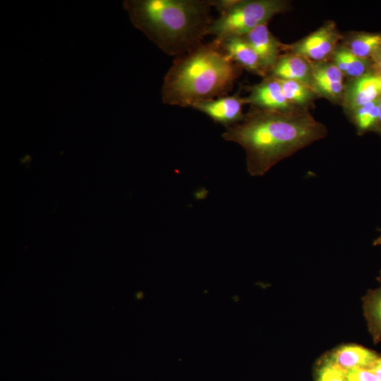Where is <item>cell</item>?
<instances>
[{
  "label": "cell",
  "mask_w": 381,
  "mask_h": 381,
  "mask_svg": "<svg viewBox=\"0 0 381 381\" xmlns=\"http://www.w3.org/2000/svg\"><path fill=\"white\" fill-rule=\"evenodd\" d=\"M373 245L381 246V234L373 241Z\"/></svg>",
  "instance_id": "obj_24"
},
{
  "label": "cell",
  "mask_w": 381,
  "mask_h": 381,
  "mask_svg": "<svg viewBox=\"0 0 381 381\" xmlns=\"http://www.w3.org/2000/svg\"><path fill=\"white\" fill-rule=\"evenodd\" d=\"M380 100L381 99L365 104L351 112L352 119L358 134L377 128Z\"/></svg>",
  "instance_id": "obj_17"
},
{
  "label": "cell",
  "mask_w": 381,
  "mask_h": 381,
  "mask_svg": "<svg viewBox=\"0 0 381 381\" xmlns=\"http://www.w3.org/2000/svg\"><path fill=\"white\" fill-rule=\"evenodd\" d=\"M312 88L315 94L324 88L344 83L345 75L332 61L312 62Z\"/></svg>",
  "instance_id": "obj_16"
},
{
  "label": "cell",
  "mask_w": 381,
  "mask_h": 381,
  "mask_svg": "<svg viewBox=\"0 0 381 381\" xmlns=\"http://www.w3.org/2000/svg\"><path fill=\"white\" fill-rule=\"evenodd\" d=\"M243 37L258 55L264 68L269 73L274 66L284 45L272 34L267 28V23L261 24Z\"/></svg>",
  "instance_id": "obj_10"
},
{
  "label": "cell",
  "mask_w": 381,
  "mask_h": 381,
  "mask_svg": "<svg viewBox=\"0 0 381 381\" xmlns=\"http://www.w3.org/2000/svg\"><path fill=\"white\" fill-rule=\"evenodd\" d=\"M342 46L358 57L368 60L381 50V35L356 33L349 37Z\"/></svg>",
  "instance_id": "obj_14"
},
{
  "label": "cell",
  "mask_w": 381,
  "mask_h": 381,
  "mask_svg": "<svg viewBox=\"0 0 381 381\" xmlns=\"http://www.w3.org/2000/svg\"><path fill=\"white\" fill-rule=\"evenodd\" d=\"M245 97L251 106L268 110L286 111L296 107L285 97L279 79L267 75L264 80L249 88Z\"/></svg>",
  "instance_id": "obj_8"
},
{
  "label": "cell",
  "mask_w": 381,
  "mask_h": 381,
  "mask_svg": "<svg viewBox=\"0 0 381 381\" xmlns=\"http://www.w3.org/2000/svg\"><path fill=\"white\" fill-rule=\"evenodd\" d=\"M381 99V75L366 73L353 79L344 91L343 105L351 113L359 107Z\"/></svg>",
  "instance_id": "obj_7"
},
{
  "label": "cell",
  "mask_w": 381,
  "mask_h": 381,
  "mask_svg": "<svg viewBox=\"0 0 381 381\" xmlns=\"http://www.w3.org/2000/svg\"><path fill=\"white\" fill-rule=\"evenodd\" d=\"M327 134L326 126L313 118L308 107L279 111L251 106L241 122L226 128L222 137L244 149L248 173L260 176Z\"/></svg>",
  "instance_id": "obj_1"
},
{
  "label": "cell",
  "mask_w": 381,
  "mask_h": 381,
  "mask_svg": "<svg viewBox=\"0 0 381 381\" xmlns=\"http://www.w3.org/2000/svg\"><path fill=\"white\" fill-rule=\"evenodd\" d=\"M241 69L216 42L202 43L176 59L164 79L162 102L193 107L197 102L225 96Z\"/></svg>",
  "instance_id": "obj_3"
},
{
  "label": "cell",
  "mask_w": 381,
  "mask_h": 381,
  "mask_svg": "<svg viewBox=\"0 0 381 381\" xmlns=\"http://www.w3.org/2000/svg\"><path fill=\"white\" fill-rule=\"evenodd\" d=\"M342 38L335 23L329 21L300 41L285 44L284 51L300 55L313 63L327 61Z\"/></svg>",
  "instance_id": "obj_5"
},
{
  "label": "cell",
  "mask_w": 381,
  "mask_h": 381,
  "mask_svg": "<svg viewBox=\"0 0 381 381\" xmlns=\"http://www.w3.org/2000/svg\"><path fill=\"white\" fill-rule=\"evenodd\" d=\"M123 6L135 27L178 57L202 44L213 21L211 0H127Z\"/></svg>",
  "instance_id": "obj_2"
},
{
  "label": "cell",
  "mask_w": 381,
  "mask_h": 381,
  "mask_svg": "<svg viewBox=\"0 0 381 381\" xmlns=\"http://www.w3.org/2000/svg\"><path fill=\"white\" fill-rule=\"evenodd\" d=\"M269 75L282 80L298 81L313 89L312 62L296 54L288 52L281 55Z\"/></svg>",
  "instance_id": "obj_11"
},
{
  "label": "cell",
  "mask_w": 381,
  "mask_h": 381,
  "mask_svg": "<svg viewBox=\"0 0 381 381\" xmlns=\"http://www.w3.org/2000/svg\"><path fill=\"white\" fill-rule=\"evenodd\" d=\"M279 80L286 99L294 106L307 107L315 97L316 94L313 89L302 83L282 79Z\"/></svg>",
  "instance_id": "obj_18"
},
{
  "label": "cell",
  "mask_w": 381,
  "mask_h": 381,
  "mask_svg": "<svg viewBox=\"0 0 381 381\" xmlns=\"http://www.w3.org/2000/svg\"><path fill=\"white\" fill-rule=\"evenodd\" d=\"M377 129L381 133V100H380V114H379V119H378L377 125Z\"/></svg>",
  "instance_id": "obj_23"
},
{
  "label": "cell",
  "mask_w": 381,
  "mask_h": 381,
  "mask_svg": "<svg viewBox=\"0 0 381 381\" xmlns=\"http://www.w3.org/2000/svg\"><path fill=\"white\" fill-rule=\"evenodd\" d=\"M380 286L363 298L364 315L375 344L381 341V271L377 278Z\"/></svg>",
  "instance_id": "obj_13"
},
{
  "label": "cell",
  "mask_w": 381,
  "mask_h": 381,
  "mask_svg": "<svg viewBox=\"0 0 381 381\" xmlns=\"http://www.w3.org/2000/svg\"><path fill=\"white\" fill-rule=\"evenodd\" d=\"M346 381H379V380L370 368H358L346 371Z\"/></svg>",
  "instance_id": "obj_20"
},
{
  "label": "cell",
  "mask_w": 381,
  "mask_h": 381,
  "mask_svg": "<svg viewBox=\"0 0 381 381\" xmlns=\"http://www.w3.org/2000/svg\"><path fill=\"white\" fill-rule=\"evenodd\" d=\"M331 59L345 76L355 79L368 73V60L358 57L342 45L336 49Z\"/></svg>",
  "instance_id": "obj_15"
},
{
  "label": "cell",
  "mask_w": 381,
  "mask_h": 381,
  "mask_svg": "<svg viewBox=\"0 0 381 381\" xmlns=\"http://www.w3.org/2000/svg\"><path fill=\"white\" fill-rule=\"evenodd\" d=\"M327 357L337 365L348 371L358 368H370L379 356L362 346L347 344L337 348Z\"/></svg>",
  "instance_id": "obj_12"
},
{
  "label": "cell",
  "mask_w": 381,
  "mask_h": 381,
  "mask_svg": "<svg viewBox=\"0 0 381 381\" xmlns=\"http://www.w3.org/2000/svg\"><path fill=\"white\" fill-rule=\"evenodd\" d=\"M372 60L376 73L381 75V50L372 58Z\"/></svg>",
  "instance_id": "obj_22"
},
{
  "label": "cell",
  "mask_w": 381,
  "mask_h": 381,
  "mask_svg": "<svg viewBox=\"0 0 381 381\" xmlns=\"http://www.w3.org/2000/svg\"><path fill=\"white\" fill-rule=\"evenodd\" d=\"M289 3L282 0H238L227 12L211 23L208 34L215 36L214 40L243 37L257 26L268 23L275 15L284 12Z\"/></svg>",
  "instance_id": "obj_4"
},
{
  "label": "cell",
  "mask_w": 381,
  "mask_h": 381,
  "mask_svg": "<svg viewBox=\"0 0 381 381\" xmlns=\"http://www.w3.org/2000/svg\"><path fill=\"white\" fill-rule=\"evenodd\" d=\"M245 104H247L246 98L237 93L199 102L193 108L227 128L243 119L245 114L243 113V107Z\"/></svg>",
  "instance_id": "obj_6"
},
{
  "label": "cell",
  "mask_w": 381,
  "mask_h": 381,
  "mask_svg": "<svg viewBox=\"0 0 381 381\" xmlns=\"http://www.w3.org/2000/svg\"><path fill=\"white\" fill-rule=\"evenodd\" d=\"M214 42L230 60L241 68L264 78L268 75L258 55L243 37L233 36Z\"/></svg>",
  "instance_id": "obj_9"
},
{
  "label": "cell",
  "mask_w": 381,
  "mask_h": 381,
  "mask_svg": "<svg viewBox=\"0 0 381 381\" xmlns=\"http://www.w3.org/2000/svg\"><path fill=\"white\" fill-rule=\"evenodd\" d=\"M316 377L317 381H346V371L327 356L319 365Z\"/></svg>",
  "instance_id": "obj_19"
},
{
  "label": "cell",
  "mask_w": 381,
  "mask_h": 381,
  "mask_svg": "<svg viewBox=\"0 0 381 381\" xmlns=\"http://www.w3.org/2000/svg\"><path fill=\"white\" fill-rule=\"evenodd\" d=\"M370 369L375 373L379 381H381V357H378Z\"/></svg>",
  "instance_id": "obj_21"
}]
</instances>
